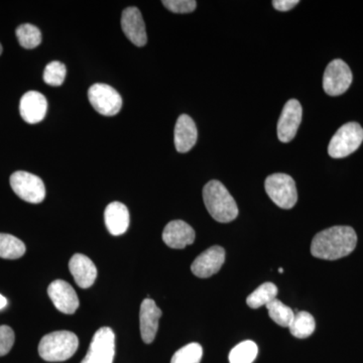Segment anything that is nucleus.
Here are the masks:
<instances>
[{
  "mask_svg": "<svg viewBox=\"0 0 363 363\" xmlns=\"http://www.w3.org/2000/svg\"><path fill=\"white\" fill-rule=\"evenodd\" d=\"M14 332L6 325L0 326V357H4L11 350L14 344Z\"/></svg>",
  "mask_w": 363,
  "mask_h": 363,
  "instance_id": "nucleus-29",
  "label": "nucleus"
},
{
  "mask_svg": "<svg viewBox=\"0 0 363 363\" xmlns=\"http://www.w3.org/2000/svg\"><path fill=\"white\" fill-rule=\"evenodd\" d=\"M363 142V128L357 123H350L341 126L331 138L328 154L334 159L350 156L360 147Z\"/></svg>",
  "mask_w": 363,
  "mask_h": 363,
  "instance_id": "nucleus-4",
  "label": "nucleus"
},
{
  "mask_svg": "<svg viewBox=\"0 0 363 363\" xmlns=\"http://www.w3.org/2000/svg\"><path fill=\"white\" fill-rule=\"evenodd\" d=\"M16 38L21 47L25 49H35L42 43V33L37 26L23 23L16 30Z\"/></svg>",
  "mask_w": 363,
  "mask_h": 363,
  "instance_id": "nucleus-25",
  "label": "nucleus"
},
{
  "mask_svg": "<svg viewBox=\"0 0 363 363\" xmlns=\"http://www.w3.org/2000/svg\"><path fill=\"white\" fill-rule=\"evenodd\" d=\"M7 305V300L4 296L0 295V310L4 309Z\"/></svg>",
  "mask_w": 363,
  "mask_h": 363,
  "instance_id": "nucleus-31",
  "label": "nucleus"
},
{
  "mask_svg": "<svg viewBox=\"0 0 363 363\" xmlns=\"http://www.w3.org/2000/svg\"><path fill=\"white\" fill-rule=\"evenodd\" d=\"M116 335L109 327H102L93 336L87 354L81 363H113Z\"/></svg>",
  "mask_w": 363,
  "mask_h": 363,
  "instance_id": "nucleus-7",
  "label": "nucleus"
},
{
  "mask_svg": "<svg viewBox=\"0 0 363 363\" xmlns=\"http://www.w3.org/2000/svg\"><path fill=\"white\" fill-rule=\"evenodd\" d=\"M195 231L188 223L182 220L169 222L162 233V240L169 247L183 250L195 241Z\"/></svg>",
  "mask_w": 363,
  "mask_h": 363,
  "instance_id": "nucleus-16",
  "label": "nucleus"
},
{
  "mask_svg": "<svg viewBox=\"0 0 363 363\" xmlns=\"http://www.w3.org/2000/svg\"><path fill=\"white\" fill-rule=\"evenodd\" d=\"M198 138L194 121L187 114H182L175 126V147L179 152H188L196 145Z\"/></svg>",
  "mask_w": 363,
  "mask_h": 363,
  "instance_id": "nucleus-19",
  "label": "nucleus"
},
{
  "mask_svg": "<svg viewBox=\"0 0 363 363\" xmlns=\"http://www.w3.org/2000/svg\"><path fill=\"white\" fill-rule=\"evenodd\" d=\"M2 52V45L0 44V55H1Z\"/></svg>",
  "mask_w": 363,
  "mask_h": 363,
  "instance_id": "nucleus-33",
  "label": "nucleus"
},
{
  "mask_svg": "<svg viewBox=\"0 0 363 363\" xmlns=\"http://www.w3.org/2000/svg\"><path fill=\"white\" fill-rule=\"evenodd\" d=\"M224 262H225V250L223 247L214 245L202 252L193 262L191 271L198 278H210L220 271Z\"/></svg>",
  "mask_w": 363,
  "mask_h": 363,
  "instance_id": "nucleus-11",
  "label": "nucleus"
},
{
  "mask_svg": "<svg viewBox=\"0 0 363 363\" xmlns=\"http://www.w3.org/2000/svg\"><path fill=\"white\" fill-rule=\"evenodd\" d=\"M264 188L272 201L279 208L292 209L298 201L295 181L286 174H272L267 177Z\"/></svg>",
  "mask_w": 363,
  "mask_h": 363,
  "instance_id": "nucleus-5",
  "label": "nucleus"
},
{
  "mask_svg": "<svg viewBox=\"0 0 363 363\" xmlns=\"http://www.w3.org/2000/svg\"><path fill=\"white\" fill-rule=\"evenodd\" d=\"M26 253V245L16 236L0 233V257L6 259H18Z\"/></svg>",
  "mask_w": 363,
  "mask_h": 363,
  "instance_id": "nucleus-21",
  "label": "nucleus"
},
{
  "mask_svg": "<svg viewBox=\"0 0 363 363\" xmlns=\"http://www.w3.org/2000/svg\"><path fill=\"white\" fill-rule=\"evenodd\" d=\"M298 0H274L272 6L279 11H288L298 4Z\"/></svg>",
  "mask_w": 363,
  "mask_h": 363,
  "instance_id": "nucleus-30",
  "label": "nucleus"
},
{
  "mask_svg": "<svg viewBox=\"0 0 363 363\" xmlns=\"http://www.w3.org/2000/svg\"><path fill=\"white\" fill-rule=\"evenodd\" d=\"M88 98L93 108L104 116H114L123 107V98L113 87L97 83L88 90Z\"/></svg>",
  "mask_w": 363,
  "mask_h": 363,
  "instance_id": "nucleus-8",
  "label": "nucleus"
},
{
  "mask_svg": "<svg viewBox=\"0 0 363 363\" xmlns=\"http://www.w3.org/2000/svg\"><path fill=\"white\" fill-rule=\"evenodd\" d=\"M302 105L296 99L286 102L279 116L278 123V138L281 142L290 143L294 140L301 121H302Z\"/></svg>",
  "mask_w": 363,
  "mask_h": 363,
  "instance_id": "nucleus-10",
  "label": "nucleus"
},
{
  "mask_svg": "<svg viewBox=\"0 0 363 363\" xmlns=\"http://www.w3.org/2000/svg\"><path fill=\"white\" fill-rule=\"evenodd\" d=\"M203 199L208 212L215 220L228 223L238 217V208L235 200L221 182H208L203 189Z\"/></svg>",
  "mask_w": 363,
  "mask_h": 363,
  "instance_id": "nucleus-2",
  "label": "nucleus"
},
{
  "mask_svg": "<svg viewBox=\"0 0 363 363\" xmlns=\"http://www.w3.org/2000/svg\"><path fill=\"white\" fill-rule=\"evenodd\" d=\"M162 314V310L157 307L154 300L147 298L143 301L140 306V322L143 342L150 344L156 338Z\"/></svg>",
  "mask_w": 363,
  "mask_h": 363,
  "instance_id": "nucleus-14",
  "label": "nucleus"
},
{
  "mask_svg": "<svg viewBox=\"0 0 363 363\" xmlns=\"http://www.w3.org/2000/svg\"><path fill=\"white\" fill-rule=\"evenodd\" d=\"M279 274H283L284 269H281H281H279Z\"/></svg>",
  "mask_w": 363,
  "mask_h": 363,
  "instance_id": "nucleus-32",
  "label": "nucleus"
},
{
  "mask_svg": "<svg viewBox=\"0 0 363 363\" xmlns=\"http://www.w3.org/2000/svg\"><path fill=\"white\" fill-rule=\"evenodd\" d=\"M121 28L124 35L133 45L143 47L147 45L145 21L138 7L130 6L124 9L121 16Z\"/></svg>",
  "mask_w": 363,
  "mask_h": 363,
  "instance_id": "nucleus-13",
  "label": "nucleus"
},
{
  "mask_svg": "<svg viewBox=\"0 0 363 363\" xmlns=\"http://www.w3.org/2000/svg\"><path fill=\"white\" fill-rule=\"evenodd\" d=\"M48 101L42 93L28 91L21 99L20 112L26 123L37 124L45 118Z\"/></svg>",
  "mask_w": 363,
  "mask_h": 363,
  "instance_id": "nucleus-15",
  "label": "nucleus"
},
{
  "mask_svg": "<svg viewBox=\"0 0 363 363\" xmlns=\"http://www.w3.org/2000/svg\"><path fill=\"white\" fill-rule=\"evenodd\" d=\"M202 357V346L199 343H190L177 351L171 363H200Z\"/></svg>",
  "mask_w": 363,
  "mask_h": 363,
  "instance_id": "nucleus-26",
  "label": "nucleus"
},
{
  "mask_svg": "<svg viewBox=\"0 0 363 363\" xmlns=\"http://www.w3.org/2000/svg\"><path fill=\"white\" fill-rule=\"evenodd\" d=\"M259 353V348L253 341H243L229 353V362L230 363H252Z\"/></svg>",
  "mask_w": 363,
  "mask_h": 363,
  "instance_id": "nucleus-24",
  "label": "nucleus"
},
{
  "mask_svg": "<svg viewBox=\"0 0 363 363\" xmlns=\"http://www.w3.org/2000/svg\"><path fill=\"white\" fill-rule=\"evenodd\" d=\"M69 269L76 284L80 288H90L97 278V269L92 260L81 253H76L71 257Z\"/></svg>",
  "mask_w": 363,
  "mask_h": 363,
  "instance_id": "nucleus-17",
  "label": "nucleus"
},
{
  "mask_svg": "<svg viewBox=\"0 0 363 363\" xmlns=\"http://www.w3.org/2000/svg\"><path fill=\"white\" fill-rule=\"evenodd\" d=\"M66 78V66L59 61H52L45 66L44 81L50 86L63 84Z\"/></svg>",
  "mask_w": 363,
  "mask_h": 363,
  "instance_id": "nucleus-27",
  "label": "nucleus"
},
{
  "mask_svg": "<svg viewBox=\"0 0 363 363\" xmlns=\"http://www.w3.org/2000/svg\"><path fill=\"white\" fill-rule=\"evenodd\" d=\"M79 340L70 331H56L47 334L39 344V354L49 362H66L75 354Z\"/></svg>",
  "mask_w": 363,
  "mask_h": 363,
  "instance_id": "nucleus-3",
  "label": "nucleus"
},
{
  "mask_svg": "<svg viewBox=\"0 0 363 363\" xmlns=\"http://www.w3.org/2000/svg\"><path fill=\"white\" fill-rule=\"evenodd\" d=\"M48 295L52 304L64 314H74L79 308V298L70 284L62 279L52 281L48 288Z\"/></svg>",
  "mask_w": 363,
  "mask_h": 363,
  "instance_id": "nucleus-12",
  "label": "nucleus"
},
{
  "mask_svg": "<svg viewBox=\"0 0 363 363\" xmlns=\"http://www.w3.org/2000/svg\"><path fill=\"white\" fill-rule=\"evenodd\" d=\"M352 83V72L345 62L340 59L333 60L327 66L323 76L325 92L330 96L342 95Z\"/></svg>",
  "mask_w": 363,
  "mask_h": 363,
  "instance_id": "nucleus-9",
  "label": "nucleus"
},
{
  "mask_svg": "<svg viewBox=\"0 0 363 363\" xmlns=\"http://www.w3.org/2000/svg\"><path fill=\"white\" fill-rule=\"evenodd\" d=\"M267 311H269V317L274 323L281 327L289 328L292 323L295 313L290 307L284 304L283 302L274 298L269 304L267 305Z\"/></svg>",
  "mask_w": 363,
  "mask_h": 363,
  "instance_id": "nucleus-23",
  "label": "nucleus"
},
{
  "mask_svg": "<svg viewBox=\"0 0 363 363\" xmlns=\"http://www.w3.org/2000/svg\"><path fill=\"white\" fill-rule=\"evenodd\" d=\"M11 186L23 201L39 204L44 201L45 188L44 182L40 177L28 172L18 171L11 176Z\"/></svg>",
  "mask_w": 363,
  "mask_h": 363,
  "instance_id": "nucleus-6",
  "label": "nucleus"
},
{
  "mask_svg": "<svg viewBox=\"0 0 363 363\" xmlns=\"http://www.w3.org/2000/svg\"><path fill=\"white\" fill-rule=\"evenodd\" d=\"M357 235L350 226H333L316 234L313 238V257L336 260L347 257L355 250Z\"/></svg>",
  "mask_w": 363,
  "mask_h": 363,
  "instance_id": "nucleus-1",
  "label": "nucleus"
},
{
  "mask_svg": "<svg viewBox=\"0 0 363 363\" xmlns=\"http://www.w3.org/2000/svg\"><path fill=\"white\" fill-rule=\"evenodd\" d=\"M277 295H278V288L274 284H262L255 292L248 296L247 298L248 307L252 308V309H257V308L262 307V306H267L272 300L277 298Z\"/></svg>",
  "mask_w": 363,
  "mask_h": 363,
  "instance_id": "nucleus-22",
  "label": "nucleus"
},
{
  "mask_svg": "<svg viewBox=\"0 0 363 363\" xmlns=\"http://www.w3.org/2000/svg\"><path fill=\"white\" fill-rule=\"evenodd\" d=\"M315 328H316V322L314 317L310 313L305 311L296 312L293 322L289 327L291 334L296 338L300 339L311 336L314 333Z\"/></svg>",
  "mask_w": 363,
  "mask_h": 363,
  "instance_id": "nucleus-20",
  "label": "nucleus"
},
{
  "mask_svg": "<svg viewBox=\"0 0 363 363\" xmlns=\"http://www.w3.org/2000/svg\"><path fill=\"white\" fill-rule=\"evenodd\" d=\"M162 4L174 13H193L197 6L195 0H164Z\"/></svg>",
  "mask_w": 363,
  "mask_h": 363,
  "instance_id": "nucleus-28",
  "label": "nucleus"
},
{
  "mask_svg": "<svg viewBox=\"0 0 363 363\" xmlns=\"http://www.w3.org/2000/svg\"><path fill=\"white\" fill-rule=\"evenodd\" d=\"M106 228L114 236L125 233L130 226V212L128 207L121 202H112L104 212Z\"/></svg>",
  "mask_w": 363,
  "mask_h": 363,
  "instance_id": "nucleus-18",
  "label": "nucleus"
}]
</instances>
